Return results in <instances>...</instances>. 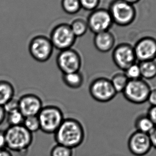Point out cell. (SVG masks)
<instances>
[{
	"mask_svg": "<svg viewBox=\"0 0 156 156\" xmlns=\"http://www.w3.org/2000/svg\"><path fill=\"white\" fill-rule=\"evenodd\" d=\"M62 7L66 13L74 15L81 9L79 0H62Z\"/></svg>",
	"mask_w": 156,
	"mask_h": 156,
	"instance_id": "22",
	"label": "cell"
},
{
	"mask_svg": "<svg viewBox=\"0 0 156 156\" xmlns=\"http://www.w3.org/2000/svg\"><path fill=\"white\" fill-rule=\"evenodd\" d=\"M151 88L143 79L129 80L122 92L125 98L135 104H143L147 102Z\"/></svg>",
	"mask_w": 156,
	"mask_h": 156,
	"instance_id": "5",
	"label": "cell"
},
{
	"mask_svg": "<svg viewBox=\"0 0 156 156\" xmlns=\"http://www.w3.org/2000/svg\"><path fill=\"white\" fill-rule=\"evenodd\" d=\"M19 110L24 117L37 115L43 108V103L39 96L27 94L18 99Z\"/></svg>",
	"mask_w": 156,
	"mask_h": 156,
	"instance_id": "14",
	"label": "cell"
},
{
	"mask_svg": "<svg viewBox=\"0 0 156 156\" xmlns=\"http://www.w3.org/2000/svg\"><path fill=\"white\" fill-rule=\"evenodd\" d=\"M147 102L149 103L151 106H156V88L151 90Z\"/></svg>",
	"mask_w": 156,
	"mask_h": 156,
	"instance_id": "30",
	"label": "cell"
},
{
	"mask_svg": "<svg viewBox=\"0 0 156 156\" xmlns=\"http://www.w3.org/2000/svg\"><path fill=\"white\" fill-rule=\"evenodd\" d=\"M124 1H125L126 2L129 3L130 5H134L139 2L141 0H124Z\"/></svg>",
	"mask_w": 156,
	"mask_h": 156,
	"instance_id": "35",
	"label": "cell"
},
{
	"mask_svg": "<svg viewBox=\"0 0 156 156\" xmlns=\"http://www.w3.org/2000/svg\"><path fill=\"white\" fill-rule=\"evenodd\" d=\"M129 80H137L141 78V71L139 63L133 64L124 71Z\"/></svg>",
	"mask_w": 156,
	"mask_h": 156,
	"instance_id": "25",
	"label": "cell"
},
{
	"mask_svg": "<svg viewBox=\"0 0 156 156\" xmlns=\"http://www.w3.org/2000/svg\"><path fill=\"white\" fill-rule=\"evenodd\" d=\"M62 79L65 85L72 89L80 88L84 81L83 76L80 71L63 74Z\"/></svg>",
	"mask_w": 156,
	"mask_h": 156,
	"instance_id": "16",
	"label": "cell"
},
{
	"mask_svg": "<svg viewBox=\"0 0 156 156\" xmlns=\"http://www.w3.org/2000/svg\"><path fill=\"white\" fill-rule=\"evenodd\" d=\"M15 88L11 83L6 80H0V106H4L7 102L14 98Z\"/></svg>",
	"mask_w": 156,
	"mask_h": 156,
	"instance_id": "17",
	"label": "cell"
},
{
	"mask_svg": "<svg viewBox=\"0 0 156 156\" xmlns=\"http://www.w3.org/2000/svg\"><path fill=\"white\" fill-rule=\"evenodd\" d=\"M54 134L57 144L71 149L79 147L85 137V129L82 124L71 118L64 119Z\"/></svg>",
	"mask_w": 156,
	"mask_h": 156,
	"instance_id": "1",
	"label": "cell"
},
{
	"mask_svg": "<svg viewBox=\"0 0 156 156\" xmlns=\"http://www.w3.org/2000/svg\"><path fill=\"white\" fill-rule=\"evenodd\" d=\"M69 25L72 31L76 37H83L88 30L87 21L81 18L74 20Z\"/></svg>",
	"mask_w": 156,
	"mask_h": 156,
	"instance_id": "21",
	"label": "cell"
},
{
	"mask_svg": "<svg viewBox=\"0 0 156 156\" xmlns=\"http://www.w3.org/2000/svg\"><path fill=\"white\" fill-rule=\"evenodd\" d=\"M6 119L9 126L22 125L24 122L25 117L19 109L7 113Z\"/></svg>",
	"mask_w": 156,
	"mask_h": 156,
	"instance_id": "23",
	"label": "cell"
},
{
	"mask_svg": "<svg viewBox=\"0 0 156 156\" xmlns=\"http://www.w3.org/2000/svg\"><path fill=\"white\" fill-rule=\"evenodd\" d=\"M134 47L136 61L140 62L154 61L156 58V39L143 37L137 42Z\"/></svg>",
	"mask_w": 156,
	"mask_h": 156,
	"instance_id": "12",
	"label": "cell"
},
{
	"mask_svg": "<svg viewBox=\"0 0 156 156\" xmlns=\"http://www.w3.org/2000/svg\"><path fill=\"white\" fill-rule=\"evenodd\" d=\"M3 106L6 113L11 112L12 111L16 110L19 109V104H18V100L13 98L9 102H7Z\"/></svg>",
	"mask_w": 156,
	"mask_h": 156,
	"instance_id": "28",
	"label": "cell"
},
{
	"mask_svg": "<svg viewBox=\"0 0 156 156\" xmlns=\"http://www.w3.org/2000/svg\"><path fill=\"white\" fill-rule=\"evenodd\" d=\"M110 80L117 94L122 93L129 81L124 72H119L115 74Z\"/></svg>",
	"mask_w": 156,
	"mask_h": 156,
	"instance_id": "20",
	"label": "cell"
},
{
	"mask_svg": "<svg viewBox=\"0 0 156 156\" xmlns=\"http://www.w3.org/2000/svg\"><path fill=\"white\" fill-rule=\"evenodd\" d=\"M50 39L44 35H37L30 40L28 50L35 61L44 63L51 56L54 50Z\"/></svg>",
	"mask_w": 156,
	"mask_h": 156,
	"instance_id": "8",
	"label": "cell"
},
{
	"mask_svg": "<svg viewBox=\"0 0 156 156\" xmlns=\"http://www.w3.org/2000/svg\"><path fill=\"white\" fill-rule=\"evenodd\" d=\"M88 29L95 34L108 31L113 22L108 10L96 9L91 11L87 20Z\"/></svg>",
	"mask_w": 156,
	"mask_h": 156,
	"instance_id": "9",
	"label": "cell"
},
{
	"mask_svg": "<svg viewBox=\"0 0 156 156\" xmlns=\"http://www.w3.org/2000/svg\"><path fill=\"white\" fill-rule=\"evenodd\" d=\"M23 125L32 134L40 129V122L37 115L25 117Z\"/></svg>",
	"mask_w": 156,
	"mask_h": 156,
	"instance_id": "24",
	"label": "cell"
},
{
	"mask_svg": "<svg viewBox=\"0 0 156 156\" xmlns=\"http://www.w3.org/2000/svg\"><path fill=\"white\" fill-rule=\"evenodd\" d=\"M49 39L54 48L62 51L71 48L76 42V37L72 31L69 25L62 23L52 29Z\"/></svg>",
	"mask_w": 156,
	"mask_h": 156,
	"instance_id": "6",
	"label": "cell"
},
{
	"mask_svg": "<svg viewBox=\"0 0 156 156\" xmlns=\"http://www.w3.org/2000/svg\"><path fill=\"white\" fill-rule=\"evenodd\" d=\"M147 116L156 126V106H151L147 111Z\"/></svg>",
	"mask_w": 156,
	"mask_h": 156,
	"instance_id": "29",
	"label": "cell"
},
{
	"mask_svg": "<svg viewBox=\"0 0 156 156\" xmlns=\"http://www.w3.org/2000/svg\"><path fill=\"white\" fill-rule=\"evenodd\" d=\"M40 130L46 134H54L64 120L62 111L58 106H43L39 114Z\"/></svg>",
	"mask_w": 156,
	"mask_h": 156,
	"instance_id": "3",
	"label": "cell"
},
{
	"mask_svg": "<svg viewBox=\"0 0 156 156\" xmlns=\"http://www.w3.org/2000/svg\"><path fill=\"white\" fill-rule=\"evenodd\" d=\"M6 140L5 130H0V150L6 149Z\"/></svg>",
	"mask_w": 156,
	"mask_h": 156,
	"instance_id": "32",
	"label": "cell"
},
{
	"mask_svg": "<svg viewBox=\"0 0 156 156\" xmlns=\"http://www.w3.org/2000/svg\"><path fill=\"white\" fill-rule=\"evenodd\" d=\"M141 78L145 80H152L156 77V62L154 61H145L139 63Z\"/></svg>",
	"mask_w": 156,
	"mask_h": 156,
	"instance_id": "18",
	"label": "cell"
},
{
	"mask_svg": "<svg viewBox=\"0 0 156 156\" xmlns=\"http://www.w3.org/2000/svg\"><path fill=\"white\" fill-rule=\"evenodd\" d=\"M59 69L63 74L80 71L82 59L79 54L72 48L61 51L56 58Z\"/></svg>",
	"mask_w": 156,
	"mask_h": 156,
	"instance_id": "10",
	"label": "cell"
},
{
	"mask_svg": "<svg viewBox=\"0 0 156 156\" xmlns=\"http://www.w3.org/2000/svg\"><path fill=\"white\" fill-rule=\"evenodd\" d=\"M112 57L116 66L124 71L136 61L134 47L126 43L117 45L113 51Z\"/></svg>",
	"mask_w": 156,
	"mask_h": 156,
	"instance_id": "11",
	"label": "cell"
},
{
	"mask_svg": "<svg viewBox=\"0 0 156 156\" xmlns=\"http://www.w3.org/2000/svg\"><path fill=\"white\" fill-rule=\"evenodd\" d=\"M7 113L5 111L3 106H0V125L2 124L6 118Z\"/></svg>",
	"mask_w": 156,
	"mask_h": 156,
	"instance_id": "33",
	"label": "cell"
},
{
	"mask_svg": "<svg viewBox=\"0 0 156 156\" xmlns=\"http://www.w3.org/2000/svg\"><path fill=\"white\" fill-rule=\"evenodd\" d=\"M134 125L136 131L147 134L155 127L147 115H141L137 117Z\"/></svg>",
	"mask_w": 156,
	"mask_h": 156,
	"instance_id": "19",
	"label": "cell"
},
{
	"mask_svg": "<svg viewBox=\"0 0 156 156\" xmlns=\"http://www.w3.org/2000/svg\"><path fill=\"white\" fill-rule=\"evenodd\" d=\"M128 148L130 153L134 156L147 154L152 148L149 134L136 130L133 133L128 139Z\"/></svg>",
	"mask_w": 156,
	"mask_h": 156,
	"instance_id": "13",
	"label": "cell"
},
{
	"mask_svg": "<svg viewBox=\"0 0 156 156\" xmlns=\"http://www.w3.org/2000/svg\"><path fill=\"white\" fill-rule=\"evenodd\" d=\"M89 92L91 98L97 102L107 103L115 97L117 93L108 78L99 77L91 81Z\"/></svg>",
	"mask_w": 156,
	"mask_h": 156,
	"instance_id": "7",
	"label": "cell"
},
{
	"mask_svg": "<svg viewBox=\"0 0 156 156\" xmlns=\"http://www.w3.org/2000/svg\"><path fill=\"white\" fill-rule=\"evenodd\" d=\"M5 133L6 147L12 151H26L32 143V133L29 132L23 125L9 126L5 130Z\"/></svg>",
	"mask_w": 156,
	"mask_h": 156,
	"instance_id": "2",
	"label": "cell"
},
{
	"mask_svg": "<svg viewBox=\"0 0 156 156\" xmlns=\"http://www.w3.org/2000/svg\"><path fill=\"white\" fill-rule=\"evenodd\" d=\"M115 37L109 30L95 34L94 44L96 49L102 53L109 52L115 44Z\"/></svg>",
	"mask_w": 156,
	"mask_h": 156,
	"instance_id": "15",
	"label": "cell"
},
{
	"mask_svg": "<svg viewBox=\"0 0 156 156\" xmlns=\"http://www.w3.org/2000/svg\"><path fill=\"white\" fill-rule=\"evenodd\" d=\"M50 156H73V149L57 144L51 150Z\"/></svg>",
	"mask_w": 156,
	"mask_h": 156,
	"instance_id": "26",
	"label": "cell"
},
{
	"mask_svg": "<svg viewBox=\"0 0 156 156\" xmlns=\"http://www.w3.org/2000/svg\"><path fill=\"white\" fill-rule=\"evenodd\" d=\"M149 136L151 143L152 147H154L156 149V126L150 133Z\"/></svg>",
	"mask_w": 156,
	"mask_h": 156,
	"instance_id": "31",
	"label": "cell"
},
{
	"mask_svg": "<svg viewBox=\"0 0 156 156\" xmlns=\"http://www.w3.org/2000/svg\"><path fill=\"white\" fill-rule=\"evenodd\" d=\"M0 156H13L10 150L6 149L0 150Z\"/></svg>",
	"mask_w": 156,
	"mask_h": 156,
	"instance_id": "34",
	"label": "cell"
},
{
	"mask_svg": "<svg viewBox=\"0 0 156 156\" xmlns=\"http://www.w3.org/2000/svg\"><path fill=\"white\" fill-rule=\"evenodd\" d=\"M81 8L87 11H93L98 9L101 0H79Z\"/></svg>",
	"mask_w": 156,
	"mask_h": 156,
	"instance_id": "27",
	"label": "cell"
},
{
	"mask_svg": "<svg viewBox=\"0 0 156 156\" xmlns=\"http://www.w3.org/2000/svg\"><path fill=\"white\" fill-rule=\"evenodd\" d=\"M113 23L120 26H127L134 22L136 11L134 5L124 0H113L108 9Z\"/></svg>",
	"mask_w": 156,
	"mask_h": 156,
	"instance_id": "4",
	"label": "cell"
}]
</instances>
